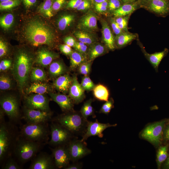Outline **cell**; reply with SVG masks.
Segmentation results:
<instances>
[{"label":"cell","mask_w":169,"mask_h":169,"mask_svg":"<svg viewBox=\"0 0 169 169\" xmlns=\"http://www.w3.org/2000/svg\"><path fill=\"white\" fill-rule=\"evenodd\" d=\"M74 35L79 41L88 45L97 42V38L94 33L78 29L74 32Z\"/></svg>","instance_id":"cb8c5ba5"},{"label":"cell","mask_w":169,"mask_h":169,"mask_svg":"<svg viewBox=\"0 0 169 169\" xmlns=\"http://www.w3.org/2000/svg\"><path fill=\"white\" fill-rule=\"evenodd\" d=\"M4 169H21L22 167L19 165L12 156L9 157L2 166Z\"/></svg>","instance_id":"f35d334b"},{"label":"cell","mask_w":169,"mask_h":169,"mask_svg":"<svg viewBox=\"0 0 169 169\" xmlns=\"http://www.w3.org/2000/svg\"><path fill=\"white\" fill-rule=\"evenodd\" d=\"M24 6L27 9H29L35 6L38 0H22Z\"/></svg>","instance_id":"11a10c76"},{"label":"cell","mask_w":169,"mask_h":169,"mask_svg":"<svg viewBox=\"0 0 169 169\" xmlns=\"http://www.w3.org/2000/svg\"><path fill=\"white\" fill-rule=\"evenodd\" d=\"M82 0H70L67 3L66 8L71 9H76Z\"/></svg>","instance_id":"9f6ffc18"},{"label":"cell","mask_w":169,"mask_h":169,"mask_svg":"<svg viewBox=\"0 0 169 169\" xmlns=\"http://www.w3.org/2000/svg\"><path fill=\"white\" fill-rule=\"evenodd\" d=\"M84 90L78 80L75 76L73 77L72 84L69 88V96L76 104L82 102L85 97Z\"/></svg>","instance_id":"ffe728a7"},{"label":"cell","mask_w":169,"mask_h":169,"mask_svg":"<svg viewBox=\"0 0 169 169\" xmlns=\"http://www.w3.org/2000/svg\"><path fill=\"white\" fill-rule=\"evenodd\" d=\"M12 81L7 75L2 74L0 77V89L1 90H7L12 87Z\"/></svg>","instance_id":"74e56055"},{"label":"cell","mask_w":169,"mask_h":169,"mask_svg":"<svg viewBox=\"0 0 169 169\" xmlns=\"http://www.w3.org/2000/svg\"><path fill=\"white\" fill-rule=\"evenodd\" d=\"M142 3L145 4L146 5L151 0H140Z\"/></svg>","instance_id":"be15d7a7"},{"label":"cell","mask_w":169,"mask_h":169,"mask_svg":"<svg viewBox=\"0 0 169 169\" xmlns=\"http://www.w3.org/2000/svg\"><path fill=\"white\" fill-rule=\"evenodd\" d=\"M86 55L81 53L76 50L73 51L70 55V67L74 69L83 63L88 61Z\"/></svg>","instance_id":"f546056e"},{"label":"cell","mask_w":169,"mask_h":169,"mask_svg":"<svg viewBox=\"0 0 169 169\" xmlns=\"http://www.w3.org/2000/svg\"><path fill=\"white\" fill-rule=\"evenodd\" d=\"M51 139L48 142L51 146L67 145L74 138V135L66 128L53 121L50 125Z\"/></svg>","instance_id":"52a82bcc"},{"label":"cell","mask_w":169,"mask_h":169,"mask_svg":"<svg viewBox=\"0 0 169 169\" xmlns=\"http://www.w3.org/2000/svg\"><path fill=\"white\" fill-rule=\"evenodd\" d=\"M1 108L7 115L9 121L16 124L22 117L19 110V103L17 97L12 95H5L0 98Z\"/></svg>","instance_id":"ba28073f"},{"label":"cell","mask_w":169,"mask_h":169,"mask_svg":"<svg viewBox=\"0 0 169 169\" xmlns=\"http://www.w3.org/2000/svg\"><path fill=\"white\" fill-rule=\"evenodd\" d=\"M92 61L88 60L80 64L79 67V71L80 74L84 76L87 75L90 73Z\"/></svg>","instance_id":"7bdbcfd3"},{"label":"cell","mask_w":169,"mask_h":169,"mask_svg":"<svg viewBox=\"0 0 169 169\" xmlns=\"http://www.w3.org/2000/svg\"><path fill=\"white\" fill-rule=\"evenodd\" d=\"M31 81L41 82L45 80L47 76L44 70L39 67L33 68L30 76Z\"/></svg>","instance_id":"836d02e7"},{"label":"cell","mask_w":169,"mask_h":169,"mask_svg":"<svg viewBox=\"0 0 169 169\" xmlns=\"http://www.w3.org/2000/svg\"><path fill=\"white\" fill-rule=\"evenodd\" d=\"M163 140L165 141H169V121L166 122L163 131Z\"/></svg>","instance_id":"6f0895ef"},{"label":"cell","mask_w":169,"mask_h":169,"mask_svg":"<svg viewBox=\"0 0 169 169\" xmlns=\"http://www.w3.org/2000/svg\"><path fill=\"white\" fill-rule=\"evenodd\" d=\"M110 23L113 31L116 36L123 32L119 27L115 18H111Z\"/></svg>","instance_id":"c3c4849f"},{"label":"cell","mask_w":169,"mask_h":169,"mask_svg":"<svg viewBox=\"0 0 169 169\" xmlns=\"http://www.w3.org/2000/svg\"><path fill=\"white\" fill-rule=\"evenodd\" d=\"M64 41L65 44L70 47H74L76 42L74 38L70 36L64 38Z\"/></svg>","instance_id":"680465c9"},{"label":"cell","mask_w":169,"mask_h":169,"mask_svg":"<svg viewBox=\"0 0 169 169\" xmlns=\"http://www.w3.org/2000/svg\"><path fill=\"white\" fill-rule=\"evenodd\" d=\"M92 100L90 99L86 101L80 110V113L83 117L87 120L88 117L92 116L95 117L94 110L92 105Z\"/></svg>","instance_id":"d590c367"},{"label":"cell","mask_w":169,"mask_h":169,"mask_svg":"<svg viewBox=\"0 0 169 169\" xmlns=\"http://www.w3.org/2000/svg\"><path fill=\"white\" fill-rule=\"evenodd\" d=\"M12 65V61L10 59H4L0 63V72L5 71L9 69Z\"/></svg>","instance_id":"816d5d0a"},{"label":"cell","mask_w":169,"mask_h":169,"mask_svg":"<svg viewBox=\"0 0 169 169\" xmlns=\"http://www.w3.org/2000/svg\"><path fill=\"white\" fill-rule=\"evenodd\" d=\"M51 90V87L49 84L41 82H35L26 89V92L28 94L33 93L44 94L50 92Z\"/></svg>","instance_id":"4316f807"},{"label":"cell","mask_w":169,"mask_h":169,"mask_svg":"<svg viewBox=\"0 0 169 169\" xmlns=\"http://www.w3.org/2000/svg\"><path fill=\"white\" fill-rule=\"evenodd\" d=\"M52 120L63 126L74 135H83L86 131L88 121L80 112L74 111L65 112Z\"/></svg>","instance_id":"277c9868"},{"label":"cell","mask_w":169,"mask_h":169,"mask_svg":"<svg viewBox=\"0 0 169 169\" xmlns=\"http://www.w3.org/2000/svg\"><path fill=\"white\" fill-rule=\"evenodd\" d=\"M2 110L0 115V163L2 166L10 157L13 151L20 135L16 124L5 121Z\"/></svg>","instance_id":"6da1fadb"},{"label":"cell","mask_w":169,"mask_h":169,"mask_svg":"<svg viewBox=\"0 0 169 169\" xmlns=\"http://www.w3.org/2000/svg\"><path fill=\"white\" fill-rule=\"evenodd\" d=\"M76 16L74 13L64 14L58 18L57 25L58 29L64 31L69 28L74 23Z\"/></svg>","instance_id":"d4e9b609"},{"label":"cell","mask_w":169,"mask_h":169,"mask_svg":"<svg viewBox=\"0 0 169 169\" xmlns=\"http://www.w3.org/2000/svg\"><path fill=\"white\" fill-rule=\"evenodd\" d=\"M66 3L65 0H54L52 4L53 11H57L60 9Z\"/></svg>","instance_id":"681fc988"},{"label":"cell","mask_w":169,"mask_h":169,"mask_svg":"<svg viewBox=\"0 0 169 169\" xmlns=\"http://www.w3.org/2000/svg\"><path fill=\"white\" fill-rule=\"evenodd\" d=\"M77 25L78 29L94 33L98 29L96 13L90 10L81 17Z\"/></svg>","instance_id":"9a60e30c"},{"label":"cell","mask_w":169,"mask_h":169,"mask_svg":"<svg viewBox=\"0 0 169 169\" xmlns=\"http://www.w3.org/2000/svg\"><path fill=\"white\" fill-rule=\"evenodd\" d=\"M91 7V3L89 0H82L76 9L79 11H85L89 9Z\"/></svg>","instance_id":"f907efd6"},{"label":"cell","mask_w":169,"mask_h":169,"mask_svg":"<svg viewBox=\"0 0 169 169\" xmlns=\"http://www.w3.org/2000/svg\"><path fill=\"white\" fill-rule=\"evenodd\" d=\"M59 57L57 53L43 49L38 51L35 61L38 65L45 67L49 65L53 60Z\"/></svg>","instance_id":"44dd1931"},{"label":"cell","mask_w":169,"mask_h":169,"mask_svg":"<svg viewBox=\"0 0 169 169\" xmlns=\"http://www.w3.org/2000/svg\"><path fill=\"white\" fill-rule=\"evenodd\" d=\"M74 47L75 50L87 55L89 48L88 45L79 41H76Z\"/></svg>","instance_id":"f6af8a7d"},{"label":"cell","mask_w":169,"mask_h":169,"mask_svg":"<svg viewBox=\"0 0 169 169\" xmlns=\"http://www.w3.org/2000/svg\"><path fill=\"white\" fill-rule=\"evenodd\" d=\"M73 78L68 74L60 75L54 82V85L58 91L64 94L66 93L69 90L72 84Z\"/></svg>","instance_id":"603a6c76"},{"label":"cell","mask_w":169,"mask_h":169,"mask_svg":"<svg viewBox=\"0 0 169 169\" xmlns=\"http://www.w3.org/2000/svg\"><path fill=\"white\" fill-rule=\"evenodd\" d=\"M95 3H99L103 2H104L108 0H93Z\"/></svg>","instance_id":"e7e4bbea"},{"label":"cell","mask_w":169,"mask_h":169,"mask_svg":"<svg viewBox=\"0 0 169 169\" xmlns=\"http://www.w3.org/2000/svg\"><path fill=\"white\" fill-rule=\"evenodd\" d=\"M54 0H44L38 7V11L47 17L50 18L53 15L52 4Z\"/></svg>","instance_id":"e575fe53"},{"label":"cell","mask_w":169,"mask_h":169,"mask_svg":"<svg viewBox=\"0 0 169 169\" xmlns=\"http://www.w3.org/2000/svg\"><path fill=\"white\" fill-rule=\"evenodd\" d=\"M114 103L113 100L112 98L106 101L101 107L100 113L105 114L109 113L112 109L114 107Z\"/></svg>","instance_id":"ee69618b"},{"label":"cell","mask_w":169,"mask_h":169,"mask_svg":"<svg viewBox=\"0 0 169 169\" xmlns=\"http://www.w3.org/2000/svg\"><path fill=\"white\" fill-rule=\"evenodd\" d=\"M14 19L13 15L11 13L6 14L0 18L1 27L5 29L9 28L12 25Z\"/></svg>","instance_id":"8d00e7d4"},{"label":"cell","mask_w":169,"mask_h":169,"mask_svg":"<svg viewBox=\"0 0 169 169\" xmlns=\"http://www.w3.org/2000/svg\"><path fill=\"white\" fill-rule=\"evenodd\" d=\"M137 3H124L119 8L113 12V15L115 17L125 16L131 15L137 8Z\"/></svg>","instance_id":"83f0119b"},{"label":"cell","mask_w":169,"mask_h":169,"mask_svg":"<svg viewBox=\"0 0 169 169\" xmlns=\"http://www.w3.org/2000/svg\"><path fill=\"white\" fill-rule=\"evenodd\" d=\"M87 56L88 60L92 61L96 58L105 54L107 51L105 45L96 42L90 45Z\"/></svg>","instance_id":"484cf974"},{"label":"cell","mask_w":169,"mask_h":169,"mask_svg":"<svg viewBox=\"0 0 169 169\" xmlns=\"http://www.w3.org/2000/svg\"><path fill=\"white\" fill-rule=\"evenodd\" d=\"M94 95L98 100L107 101L109 97V92L106 87L104 85L99 84L95 86L93 89Z\"/></svg>","instance_id":"1f68e13d"},{"label":"cell","mask_w":169,"mask_h":169,"mask_svg":"<svg viewBox=\"0 0 169 169\" xmlns=\"http://www.w3.org/2000/svg\"><path fill=\"white\" fill-rule=\"evenodd\" d=\"M19 131L20 136L26 139L44 144L49 141L50 131L48 122L26 123L21 126Z\"/></svg>","instance_id":"8992f818"},{"label":"cell","mask_w":169,"mask_h":169,"mask_svg":"<svg viewBox=\"0 0 169 169\" xmlns=\"http://www.w3.org/2000/svg\"><path fill=\"white\" fill-rule=\"evenodd\" d=\"M59 49L61 52L67 55H70L73 51L71 47L66 44L60 45Z\"/></svg>","instance_id":"db71d44e"},{"label":"cell","mask_w":169,"mask_h":169,"mask_svg":"<svg viewBox=\"0 0 169 169\" xmlns=\"http://www.w3.org/2000/svg\"><path fill=\"white\" fill-rule=\"evenodd\" d=\"M108 2L107 1L100 3H96L95 5V10L99 13L105 12L108 8Z\"/></svg>","instance_id":"bcb514c9"},{"label":"cell","mask_w":169,"mask_h":169,"mask_svg":"<svg viewBox=\"0 0 169 169\" xmlns=\"http://www.w3.org/2000/svg\"><path fill=\"white\" fill-rule=\"evenodd\" d=\"M136 36L128 32H123L115 37L116 47L119 48L123 47L135 39Z\"/></svg>","instance_id":"f1b7e54d"},{"label":"cell","mask_w":169,"mask_h":169,"mask_svg":"<svg viewBox=\"0 0 169 169\" xmlns=\"http://www.w3.org/2000/svg\"><path fill=\"white\" fill-rule=\"evenodd\" d=\"M44 144L26 139L19 135L13 155L20 164H24L32 160Z\"/></svg>","instance_id":"5b68a950"},{"label":"cell","mask_w":169,"mask_h":169,"mask_svg":"<svg viewBox=\"0 0 169 169\" xmlns=\"http://www.w3.org/2000/svg\"><path fill=\"white\" fill-rule=\"evenodd\" d=\"M83 167V164L81 162L74 163L69 164L64 169H80Z\"/></svg>","instance_id":"91938a15"},{"label":"cell","mask_w":169,"mask_h":169,"mask_svg":"<svg viewBox=\"0 0 169 169\" xmlns=\"http://www.w3.org/2000/svg\"><path fill=\"white\" fill-rule=\"evenodd\" d=\"M22 117L27 123H47L52 120L51 111L30 109L24 107Z\"/></svg>","instance_id":"8fae6325"},{"label":"cell","mask_w":169,"mask_h":169,"mask_svg":"<svg viewBox=\"0 0 169 169\" xmlns=\"http://www.w3.org/2000/svg\"><path fill=\"white\" fill-rule=\"evenodd\" d=\"M117 125L116 124L111 125L109 123H100L97 120L94 122L88 121L86 131L82 136L81 140L85 141L89 137L95 136L102 138L103 136V132L105 129L109 127L115 126Z\"/></svg>","instance_id":"2e32d148"},{"label":"cell","mask_w":169,"mask_h":169,"mask_svg":"<svg viewBox=\"0 0 169 169\" xmlns=\"http://www.w3.org/2000/svg\"><path fill=\"white\" fill-rule=\"evenodd\" d=\"M56 168L52 155L41 152L32 160L29 169H54Z\"/></svg>","instance_id":"5bb4252c"},{"label":"cell","mask_w":169,"mask_h":169,"mask_svg":"<svg viewBox=\"0 0 169 169\" xmlns=\"http://www.w3.org/2000/svg\"><path fill=\"white\" fill-rule=\"evenodd\" d=\"M49 100L43 94H32L25 97V107L46 111H51L49 107Z\"/></svg>","instance_id":"7c38bea8"},{"label":"cell","mask_w":169,"mask_h":169,"mask_svg":"<svg viewBox=\"0 0 169 169\" xmlns=\"http://www.w3.org/2000/svg\"><path fill=\"white\" fill-rule=\"evenodd\" d=\"M124 3H134L136 2L137 0H120Z\"/></svg>","instance_id":"6125c7cd"},{"label":"cell","mask_w":169,"mask_h":169,"mask_svg":"<svg viewBox=\"0 0 169 169\" xmlns=\"http://www.w3.org/2000/svg\"><path fill=\"white\" fill-rule=\"evenodd\" d=\"M131 15L116 17L115 21L123 32H128V21Z\"/></svg>","instance_id":"ab89813d"},{"label":"cell","mask_w":169,"mask_h":169,"mask_svg":"<svg viewBox=\"0 0 169 169\" xmlns=\"http://www.w3.org/2000/svg\"><path fill=\"white\" fill-rule=\"evenodd\" d=\"M12 0H0V3H1V2L9 1H12Z\"/></svg>","instance_id":"03108f58"},{"label":"cell","mask_w":169,"mask_h":169,"mask_svg":"<svg viewBox=\"0 0 169 169\" xmlns=\"http://www.w3.org/2000/svg\"><path fill=\"white\" fill-rule=\"evenodd\" d=\"M121 5L120 0H110L108 2V8L110 11L113 12Z\"/></svg>","instance_id":"7dc6e473"},{"label":"cell","mask_w":169,"mask_h":169,"mask_svg":"<svg viewBox=\"0 0 169 169\" xmlns=\"http://www.w3.org/2000/svg\"><path fill=\"white\" fill-rule=\"evenodd\" d=\"M24 33L27 41L34 46L42 45L52 46L55 39L54 33L51 28L38 20L29 22L25 28Z\"/></svg>","instance_id":"7a4b0ae2"},{"label":"cell","mask_w":169,"mask_h":169,"mask_svg":"<svg viewBox=\"0 0 169 169\" xmlns=\"http://www.w3.org/2000/svg\"><path fill=\"white\" fill-rule=\"evenodd\" d=\"M32 56L26 50H19L15 56L13 65V74L22 91L27 85L33 63Z\"/></svg>","instance_id":"3957f363"},{"label":"cell","mask_w":169,"mask_h":169,"mask_svg":"<svg viewBox=\"0 0 169 169\" xmlns=\"http://www.w3.org/2000/svg\"><path fill=\"white\" fill-rule=\"evenodd\" d=\"M70 154L71 161L76 162L90 154L91 151L87 147L85 141L73 138L67 145Z\"/></svg>","instance_id":"30bf717a"},{"label":"cell","mask_w":169,"mask_h":169,"mask_svg":"<svg viewBox=\"0 0 169 169\" xmlns=\"http://www.w3.org/2000/svg\"><path fill=\"white\" fill-rule=\"evenodd\" d=\"M81 85L84 90L90 91L93 90L95 85L88 76H84L82 79Z\"/></svg>","instance_id":"b9f144b4"},{"label":"cell","mask_w":169,"mask_h":169,"mask_svg":"<svg viewBox=\"0 0 169 169\" xmlns=\"http://www.w3.org/2000/svg\"><path fill=\"white\" fill-rule=\"evenodd\" d=\"M140 45L147 59L154 68L156 71V72H158V66L161 60L168 53V49H165L163 51L161 52L149 54L146 52L142 45Z\"/></svg>","instance_id":"7402d4cb"},{"label":"cell","mask_w":169,"mask_h":169,"mask_svg":"<svg viewBox=\"0 0 169 169\" xmlns=\"http://www.w3.org/2000/svg\"><path fill=\"white\" fill-rule=\"evenodd\" d=\"M51 99L56 103L65 112L73 111V101L69 96L64 94L49 93Z\"/></svg>","instance_id":"e0dca14e"},{"label":"cell","mask_w":169,"mask_h":169,"mask_svg":"<svg viewBox=\"0 0 169 169\" xmlns=\"http://www.w3.org/2000/svg\"><path fill=\"white\" fill-rule=\"evenodd\" d=\"M21 2V0H14L0 3V9L3 10L11 9L19 5Z\"/></svg>","instance_id":"60d3db41"},{"label":"cell","mask_w":169,"mask_h":169,"mask_svg":"<svg viewBox=\"0 0 169 169\" xmlns=\"http://www.w3.org/2000/svg\"><path fill=\"white\" fill-rule=\"evenodd\" d=\"M146 6L150 11L160 16L169 14V0H151Z\"/></svg>","instance_id":"d6986e66"},{"label":"cell","mask_w":169,"mask_h":169,"mask_svg":"<svg viewBox=\"0 0 169 169\" xmlns=\"http://www.w3.org/2000/svg\"><path fill=\"white\" fill-rule=\"evenodd\" d=\"M167 120L168 121H169V118L168 119H167Z\"/></svg>","instance_id":"003e7915"},{"label":"cell","mask_w":169,"mask_h":169,"mask_svg":"<svg viewBox=\"0 0 169 169\" xmlns=\"http://www.w3.org/2000/svg\"><path fill=\"white\" fill-rule=\"evenodd\" d=\"M169 144H167L160 146L157 151L156 161L158 169H160L162 164L167 159L168 155Z\"/></svg>","instance_id":"d6a6232c"},{"label":"cell","mask_w":169,"mask_h":169,"mask_svg":"<svg viewBox=\"0 0 169 169\" xmlns=\"http://www.w3.org/2000/svg\"><path fill=\"white\" fill-rule=\"evenodd\" d=\"M162 168L165 169H169V148L168 149V155L166 160L162 164Z\"/></svg>","instance_id":"94428289"},{"label":"cell","mask_w":169,"mask_h":169,"mask_svg":"<svg viewBox=\"0 0 169 169\" xmlns=\"http://www.w3.org/2000/svg\"><path fill=\"white\" fill-rule=\"evenodd\" d=\"M66 68L64 64L60 61L52 62L49 65V72L52 77L59 76L65 73Z\"/></svg>","instance_id":"4dcf8cb0"},{"label":"cell","mask_w":169,"mask_h":169,"mask_svg":"<svg viewBox=\"0 0 169 169\" xmlns=\"http://www.w3.org/2000/svg\"><path fill=\"white\" fill-rule=\"evenodd\" d=\"M102 39L105 45L110 50H114L116 47L115 38L108 23L105 20H101Z\"/></svg>","instance_id":"ac0fdd59"},{"label":"cell","mask_w":169,"mask_h":169,"mask_svg":"<svg viewBox=\"0 0 169 169\" xmlns=\"http://www.w3.org/2000/svg\"><path fill=\"white\" fill-rule=\"evenodd\" d=\"M167 121L164 119L147 126L141 133V137L155 146L161 145L163 140V131Z\"/></svg>","instance_id":"9c48e42d"},{"label":"cell","mask_w":169,"mask_h":169,"mask_svg":"<svg viewBox=\"0 0 169 169\" xmlns=\"http://www.w3.org/2000/svg\"><path fill=\"white\" fill-rule=\"evenodd\" d=\"M56 168L64 169L69 164L70 157L67 145L50 148Z\"/></svg>","instance_id":"4fadbf2b"},{"label":"cell","mask_w":169,"mask_h":169,"mask_svg":"<svg viewBox=\"0 0 169 169\" xmlns=\"http://www.w3.org/2000/svg\"><path fill=\"white\" fill-rule=\"evenodd\" d=\"M8 52V47L6 43L2 39L0 40V57H3L6 55Z\"/></svg>","instance_id":"f5cc1de1"}]
</instances>
